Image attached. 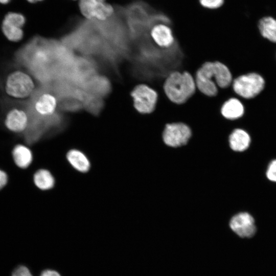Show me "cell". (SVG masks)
<instances>
[{
    "label": "cell",
    "mask_w": 276,
    "mask_h": 276,
    "mask_svg": "<svg viewBox=\"0 0 276 276\" xmlns=\"http://www.w3.org/2000/svg\"><path fill=\"white\" fill-rule=\"evenodd\" d=\"M194 77L197 89L208 97L216 96L219 88L229 87L234 79L228 67L220 61L204 63Z\"/></svg>",
    "instance_id": "cell-1"
},
{
    "label": "cell",
    "mask_w": 276,
    "mask_h": 276,
    "mask_svg": "<svg viewBox=\"0 0 276 276\" xmlns=\"http://www.w3.org/2000/svg\"><path fill=\"white\" fill-rule=\"evenodd\" d=\"M163 89L172 102L181 104L195 94L197 87L194 77L190 73L174 71L165 78Z\"/></svg>",
    "instance_id": "cell-2"
},
{
    "label": "cell",
    "mask_w": 276,
    "mask_h": 276,
    "mask_svg": "<svg viewBox=\"0 0 276 276\" xmlns=\"http://www.w3.org/2000/svg\"><path fill=\"white\" fill-rule=\"evenodd\" d=\"M265 85L264 78L256 72L242 74L236 77L231 85L233 91L245 99L255 98L263 90Z\"/></svg>",
    "instance_id": "cell-3"
},
{
    "label": "cell",
    "mask_w": 276,
    "mask_h": 276,
    "mask_svg": "<svg viewBox=\"0 0 276 276\" xmlns=\"http://www.w3.org/2000/svg\"><path fill=\"white\" fill-rule=\"evenodd\" d=\"M78 5L81 15L88 20L105 21L116 12L114 7L107 0H79Z\"/></svg>",
    "instance_id": "cell-4"
},
{
    "label": "cell",
    "mask_w": 276,
    "mask_h": 276,
    "mask_svg": "<svg viewBox=\"0 0 276 276\" xmlns=\"http://www.w3.org/2000/svg\"><path fill=\"white\" fill-rule=\"evenodd\" d=\"M34 89V83L31 77L27 73L15 71L7 77L5 90L10 96L18 99L28 97Z\"/></svg>",
    "instance_id": "cell-5"
},
{
    "label": "cell",
    "mask_w": 276,
    "mask_h": 276,
    "mask_svg": "<svg viewBox=\"0 0 276 276\" xmlns=\"http://www.w3.org/2000/svg\"><path fill=\"white\" fill-rule=\"evenodd\" d=\"M133 106L140 113L149 114L155 109L158 100L155 90L145 84L135 85L130 93Z\"/></svg>",
    "instance_id": "cell-6"
},
{
    "label": "cell",
    "mask_w": 276,
    "mask_h": 276,
    "mask_svg": "<svg viewBox=\"0 0 276 276\" xmlns=\"http://www.w3.org/2000/svg\"><path fill=\"white\" fill-rule=\"evenodd\" d=\"M191 135L192 130L189 126L182 122L166 124L162 133L164 142L172 147L186 144Z\"/></svg>",
    "instance_id": "cell-7"
},
{
    "label": "cell",
    "mask_w": 276,
    "mask_h": 276,
    "mask_svg": "<svg viewBox=\"0 0 276 276\" xmlns=\"http://www.w3.org/2000/svg\"><path fill=\"white\" fill-rule=\"evenodd\" d=\"M229 226L241 238H251L257 230L254 218L247 212H241L234 215L229 221Z\"/></svg>",
    "instance_id": "cell-8"
},
{
    "label": "cell",
    "mask_w": 276,
    "mask_h": 276,
    "mask_svg": "<svg viewBox=\"0 0 276 276\" xmlns=\"http://www.w3.org/2000/svg\"><path fill=\"white\" fill-rule=\"evenodd\" d=\"M24 16L18 13L9 12L3 20L2 29L4 35L10 41L17 42L24 36L22 27L25 24Z\"/></svg>",
    "instance_id": "cell-9"
},
{
    "label": "cell",
    "mask_w": 276,
    "mask_h": 276,
    "mask_svg": "<svg viewBox=\"0 0 276 276\" xmlns=\"http://www.w3.org/2000/svg\"><path fill=\"white\" fill-rule=\"evenodd\" d=\"M150 35L153 41L162 48H168L175 42L171 22H160L155 24L150 30Z\"/></svg>",
    "instance_id": "cell-10"
},
{
    "label": "cell",
    "mask_w": 276,
    "mask_h": 276,
    "mask_svg": "<svg viewBox=\"0 0 276 276\" xmlns=\"http://www.w3.org/2000/svg\"><path fill=\"white\" fill-rule=\"evenodd\" d=\"M82 89L103 99L111 93L112 86L109 80L106 77L97 74L88 80Z\"/></svg>",
    "instance_id": "cell-11"
},
{
    "label": "cell",
    "mask_w": 276,
    "mask_h": 276,
    "mask_svg": "<svg viewBox=\"0 0 276 276\" xmlns=\"http://www.w3.org/2000/svg\"><path fill=\"white\" fill-rule=\"evenodd\" d=\"M75 98L82 104L83 109L93 116H98L104 106L103 99L88 93L82 88H79Z\"/></svg>",
    "instance_id": "cell-12"
},
{
    "label": "cell",
    "mask_w": 276,
    "mask_h": 276,
    "mask_svg": "<svg viewBox=\"0 0 276 276\" xmlns=\"http://www.w3.org/2000/svg\"><path fill=\"white\" fill-rule=\"evenodd\" d=\"M29 124L28 117L22 110L14 108L6 115L5 124L12 132L20 133L26 130Z\"/></svg>",
    "instance_id": "cell-13"
},
{
    "label": "cell",
    "mask_w": 276,
    "mask_h": 276,
    "mask_svg": "<svg viewBox=\"0 0 276 276\" xmlns=\"http://www.w3.org/2000/svg\"><path fill=\"white\" fill-rule=\"evenodd\" d=\"M245 112L242 102L238 98L232 97L226 100L220 108L221 116L226 120L234 121L241 118Z\"/></svg>",
    "instance_id": "cell-14"
},
{
    "label": "cell",
    "mask_w": 276,
    "mask_h": 276,
    "mask_svg": "<svg viewBox=\"0 0 276 276\" xmlns=\"http://www.w3.org/2000/svg\"><path fill=\"white\" fill-rule=\"evenodd\" d=\"M57 104L58 101L55 96L49 93H44L35 101L34 109L39 116L48 117L56 112Z\"/></svg>",
    "instance_id": "cell-15"
},
{
    "label": "cell",
    "mask_w": 276,
    "mask_h": 276,
    "mask_svg": "<svg viewBox=\"0 0 276 276\" xmlns=\"http://www.w3.org/2000/svg\"><path fill=\"white\" fill-rule=\"evenodd\" d=\"M261 36L267 41L276 43V18L270 16L261 18L258 22Z\"/></svg>",
    "instance_id": "cell-16"
},
{
    "label": "cell",
    "mask_w": 276,
    "mask_h": 276,
    "mask_svg": "<svg viewBox=\"0 0 276 276\" xmlns=\"http://www.w3.org/2000/svg\"><path fill=\"white\" fill-rule=\"evenodd\" d=\"M249 134L244 129L236 128L229 136V144L232 150L235 151H243L249 147L250 143Z\"/></svg>",
    "instance_id": "cell-17"
},
{
    "label": "cell",
    "mask_w": 276,
    "mask_h": 276,
    "mask_svg": "<svg viewBox=\"0 0 276 276\" xmlns=\"http://www.w3.org/2000/svg\"><path fill=\"white\" fill-rule=\"evenodd\" d=\"M66 159L70 165L77 171L81 173L87 172L90 168V163L87 157L81 151L73 149L66 154Z\"/></svg>",
    "instance_id": "cell-18"
},
{
    "label": "cell",
    "mask_w": 276,
    "mask_h": 276,
    "mask_svg": "<svg viewBox=\"0 0 276 276\" xmlns=\"http://www.w3.org/2000/svg\"><path fill=\"white\" fill-rule=\"evenodd\" d=\"M12 156L16 166L21 169L28 168L33 160L32 151L24 145L15 146L12 151Z\"/></svg>",
    "instance_id": "cell-19"
},
{
    "label": "cell",
    "mask_w": 276,
    "mask_h": 276,
    "mask_svg": "<svg viewBox=\"0 0 276 276\" xmlns=\"http://www.w3.org/2000/svg\"><path fill=\"white\" fill-rule=\"evenodd\" d=\"M33 181L35 185L41 190H49L55 185V180L52 173L47 169L37 170L34 174Z\"/></svg>",
    "instance_id": "cell-20"
},
{
    "label": "cell",
    "mask_w": 276,
    "mask_h": 276,
    "mask_svg": "<svg viewBox=\"0 0 276 276\" xmlns=\"http://www.w3.org/2000/svg\"><path fill=\"white\" fill-rule=\"evenodd\" d=\"M59 108L67 112H77L83 108L82 103L73 98H66L57 100Z\"/></svg>",
    "instance_id": "cell-21"
},
{
    "label": "cell",
    "mask_w": 276,
    "mask_h": 276,
    "mask_svg": "<svg viewBox=\"0 0 276 276\" xmlns=\"http://www.w3.org/2000/svg\"><path fill=\"white\" fill-rule=\"evenodd\" d=\"M199 2L205 8L216 10L223 6L225 0H199Z\"/></svg>",
    "instance_id": "cell-22"
},
{
    "label": "cell",
    "mask_w": 276,
    "mask_h": 276,
    "mask_svg": "<svg viewBox=\"0 0 276 276\" xmlns=\"http://www.w3.org/2000/svg\"><path fill=\"white\" fill-rule=\"evenodd\" d=\"M266 176L270 181L276 182V159L269 164L266 172Z\"/></svg>",
    "instance_id": "cell-23"
},
{
    "label": "cell",
    "mask_w": 276,
    "mask_h": 276,
    "mask_svg": "<svg viewBox=\"0 0 276 276\" xmlns=\"http://www.w3.org/2000/svg\"><path fill=\"white\" fill-rule=\"evenodd\" d=\"M12 276H33L29 269L25 266H19L13 271Z\"/></svg>",
    "instance_id": "cell-24"
},
{
    "label": "cell",
    "mask_w": 276,
    "mask_h": 276,
    "mask_svg": "<svg viewBox=\"0 0 276 276\" xmlns=\"http://www.w3.org/2000/svg\"><path fill=\"white\" fill-rule=\"evenodd\" d=\"M8 176L6 172L0 169V190L4 187L7 183Z\"/></svg>",
    "instance_id": "cell-25"
},
{
    "label": "cell",
    "mask_w": 276,
    "mask_h": 276,
    "mask_svg": "<svg viewBox=\"0 0 276 276\" xmlns=\"http://www.w3.org/2000/svg\"><path fill=\"white\" fill-rule=\"evenodd\" d=\"M40 276H60V275L55 270L47 269L43 271Z\"/></svg>",
    "instance_id": "cell-26"
},
{
    "label": "cell",
    "mask_w": 276,
    "mask_h": 276,
    "mask_svg": "<svg viewBox=\"0 0 276 276\" xmlns=\"http://www.w3.org/2000/svg\"><path fill=\"white\" fill-rule=\"evenodd\" d=\"M28 2L31 3H36L39 2H42L44 0H27Z\"/></svg>",
    "instance_id": "cell-27"
},
{
    "label": "cell",
    "mask_w": 276,
    "mask_h": 276,
    "mask_svg": "<svg viewBox=\"0 0 276 276\" xmlns=\"http://www.w3.org/2000/svg\"><path fill=\"white\" fill-rule=\"evenodd\" d=\"M10 0H0V3L5 4L8 3Z\"/></svg>",
    "instance_id": "cell-28"
},
{
    "label": "cell",
    "mask_w": 276,
    "mask_h": 276,
    "mask_svg": "<svg viewBox=\"0 0 276 276\" xmlns=\"http://www.w3.org/2000/svg\"><path fill=\"white\" fill-rule=\"evenodd\" d=\"M71 1H78L79 0H71Z\"/></svg>",
    "instance_id": "cell-29"
}]
</instances>
